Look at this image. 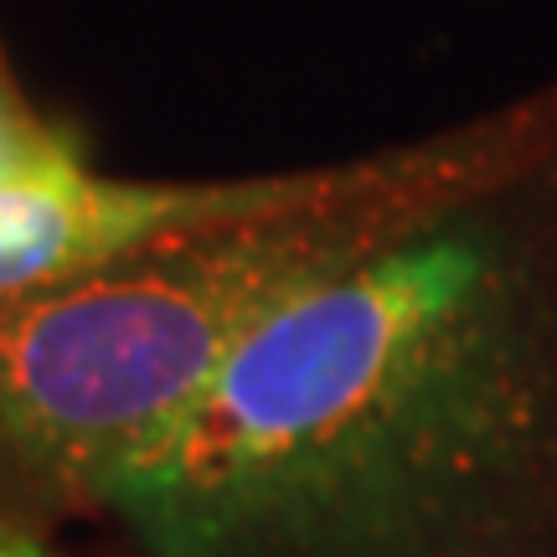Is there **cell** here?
Segmentation results:
<instances>
[{"mask_svg":"<svg viewBox=\"0 0 557 557\" xmlns=\"http://www.w3.org/2000/svg\"><path fill=\"white\" fill-rule=\"evenodd\" d=\"M103 521L129 557H557V150L278 310Z\"/></svg>","mask_w":557,"mask_h":557,"instance_id":"6da1fadb","label":"cell"},{"mask_svg":"<svg viewBox=\"0 0 557 557\" xmlns=\"http://www.w3.org/2000/svg\"><path fill=\"white\" fill-rule=\"evenodd\" d=\"M557 150V83L372 156L299 171L248 222L0 299V521L109 517L238 351L429 212Z\"/></svg>","mask_w":557,"mask_h":557,"instance_id":"7a4b0ae2","label":"cell"},{"mask_svg":"<svg viewBox=\"0 0 557 557\" xmlns=\"http://www.w3.org/2000/svg\"><path fill=\"white\" fill-rule=\"evenodd\" d=\"M67 160H78L73 139H62L21 103V94L11 88L5 67H0V186H16V181L47 176Z\"/></svg>","mask_w":557,"mask_h":557,"instance_id":"3957f363","label":"cell"},{"mask_svg":"<svg viewBox=\"0 0 557 557\" xmlns=\"http://www.w3.org/2000/svg\"><path fill=\"white\" fill-rule=\"evenodd\" d=\"M0 557H67L47 532L16 527V521H0Z\"/></svg>","mask_w":557,"mask_h":557,"instance_id":"277c9868","label":"cell"}]
</instances>
